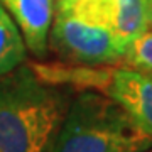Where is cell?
Returning a JSON list of instances; mask_svg holds the SVG:
<instances>
[{
	"label": "cell",
	"mask_w": 152,
	"mask_h": 152,
	"mask_svg": "<svg viewBox=\"0 0 152 152\" xmlns=\"http://www.w3.org/2000/svg\"><path fill=\"white\" fill-rule=\"evenodd\" d=\"M75 93L32 63L0 76V152H53Z\"/></svg>",
	"instance_id": "6da1fadb"
},
{
	"label": "cell",
	"mask_w": 152,
	"mask_h": 152,
	"mask_svg": "<svg viewBox=\"0 0 152 152\" xmlns=\"http://www.w3.org/2000/svg\"><path fill=\"white\" fill-rule=\"evenodd\" d=\"M124 64L152 75V31H147L129 44Z\"/></svg>",
	"instance_id": "9c48e42d"
},
{
	"label": "cell",
	"mask_w": 152,
	"mask_h": 152,
	"mask_svg": "<svg viewBox=\"0 0 152 152\" xmlns=\"http://www.w3.org/2000/svg\"><path fill=\"white\" fill-rule=\"evenodd\" d=\"M144 152H152V147H151V149H147V151H144Z\"/></svg>",
	"instance_id": "8fae6325"
},
{
	"label": "cell",
	"mask_w": 152,
	"mask_h": 152,
	"mask_svg": "<svg viewBox=\"0 0 152 152\" xmlns=\"http://www.w3.org/2000/svg\"><path fill=\"white\" fill-rule=\"evenodd\" d=\"M29 51L15 22L0 4V76L27 63Z\"/></svg>",
	"instance_id": "52a82bcc"
},
{
	"label": "cell",
	"mask_w": 152,
	"mask_h": 152,
	"mask_svg": "<svg viewBox=\"0 0 152 152\" xmlns=\"http://www.w3.org/2000/svg\"><path fill=\"white\" fill-rule=\"evenodd\" d=\"M75 0H54L56 4V12H66L69 10V7L73 5Z\"/></svg>",
	"instance_id": "30bf717a"
},
{
	"label": "cell",
	"mask_w": 152,
	"mask_h": 152,
	"mask_svg": "<svg viewBox=\"0 0 152 152\" xmlns=\"http://www.w3.org/2000/svg\"><path fill=\"white\" fill-rule=\"evenodd\" d=\"M129 44L117 32L88 24L71 12H56L49 31V54L73 66L124 64Z\"/></svg>",
	"instance_id": "3957f363"
},
{
	"label": "cell",
	"mask_w": 152,
	"mask_h": 152,
	"mask_svg": "<svg viewBox=\"0 0 152 152\" xmlns=\"http://www.w3.org/2000/svg\"><path fill=\"white\" fill-rule=\"evenodd\" d=\"M130 115L149 137H152V75L127 64L110 66L100 90Z\"/></svg>",
	"instance_id": "277c9868"
},
{
	"label": "cell",
	"mask_w": 152,
	"mask_h": 152,
	"mask_svg": "<svg viewBox=\"0 0 152 152\" xmlns=\"http://www.w3.org/2000/svg\"><path fill=\"white\" fill-rule=\"evenodd\" d=\"M66 12H71L88 24L113 31L118 12V0H75L69 10Z\"/></svg>",
	"instance_id": "ba28073f"
},
{
	"label": "cell",
	"mask_w": 152,
	"mask_h": 152,
	"mask_svg": "<svg viewBox=\"0 0 152 152\" xmlns=\"http://www.w3.org/2000/svg\"><path fill=\"white\" fill-rule=\"evenodd\" d=\"M149 137L117 102L95 90H78L53 152H144Z\"/></svg>",
	"instance_id": "7a4b0ae2"
},
{
	"label": "cell",
	"mask_w": 152,
	"mask_h": 152,
	"mask_svg": "<svg viewBox=\"0 0 152 152\" xmlns=\"http://www.w3.org/2000/svg\"><path fill=\"white\" fill-rule=\"evenodd\" d=\"M2 7L20 31L34 59L49 58V31L56 15L54 0H0Z\"/></svg>",
	"instance_id": "5b68a950"
},
{
	"label": "cell",
	"mask_w": 152,
	"mask_h": 152,
	"mask_svg": "<svg viewBox=\"0 0 152 152\" xmlns=\"http://www.w3.org/2000/svg\"><path fill=\"white\" fill-rule=\"evenodd\" d=\"M147 31H152V0H118L113 32L132 42Z\"/></svg>",
	"instance_id": "8992f818"
}]
</instances>
